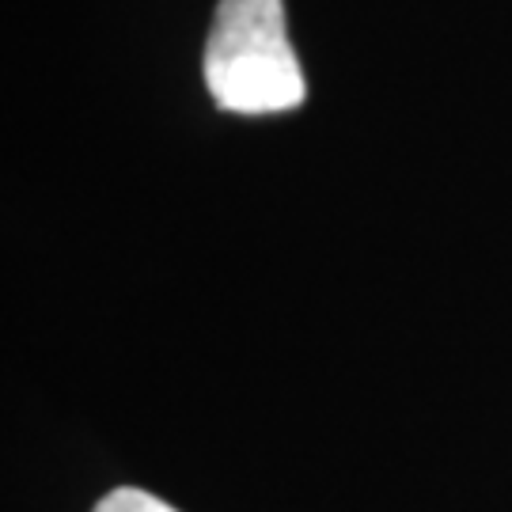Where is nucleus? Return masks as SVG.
<instances>
[{
    "label": "nucleus",
    "mask_w": 512,
    "mask_h": 512,
    "mask_svg": "<svg viewBox=\"0 0 512 512\" xmlns=\"http://www.w3.org/2000/svg\"><path fill=\"white\" fill-rule=\"evenodd\" d=\"M205 88L228 114H281L304 103L281 0H220L205 42Z\"/></svg>",
    "instance_id": "obj_1"
},
{
    "label": "nucleus",
    "mask_w": 512,
    "mask_h": 512,
    "mask_svg": "<svg viewBox=\"0 0 512 512\" xmlns=\"http://www.w3.org/2000/svg\"><path fill=\"white\" fill-rule=\"evenodd\" d=\"M92 512H179V509H171L167 501L145 494V490L122 486V490H114V494L103 497V501H99Z\"/></svg>",
    "instance_id": "obj_2"
}]
</instances>
